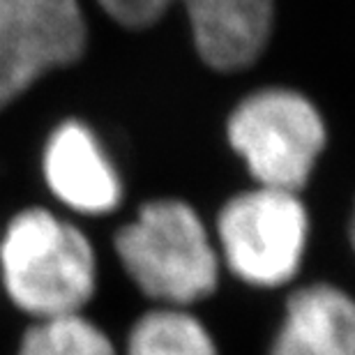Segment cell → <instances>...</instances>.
Returning <instances> with one entry per match:
<instances>
[{"label": "cell", "instance_id": "8fae6325", "mask_svg": "<svg viewBox=\"0 0 355 355\" xmlns=\"http://www.w3.org/2000/svg\"><path fill=\"white\" fill-rule=\"evenodd\" d=\"M351 243H353V250H355V210H353V222H351Z\"/></svg>", "mask_w": 355, "mask_h": 355}, {"label": "cell", "instance_id": "8992f818", "mask_svg": "<svg viewBox=\"0 0 355 355\" xmlns=\"http://www.w3.org/2000/svg\"><path fill=\"white\" fill-rule=\"evenodd\" d=\"M79 0H0V109L86 49Z\"/></svg>", "mask_w": 355, "mask_h": 355}, {"label": "cell", "instance_id": "5b68a950", "mask_svg": "<svg viewBox=\"0 0 355 355\" xmlns=\"http://www.w3.org/2000/svg\"><path fill=\"white\" fill-rule=\"evenodd\" d=\"M175 3L187 10L194 46L212 69L238 72L266 51L275 19L272 0H99L109 19L132 31L157 24Z\"/></svg>", "mask_w": 355, "mask_h": 355}, {"label": "cell", "instance_id": "277c9868", "mask_svg": "<svg viewBox=\"0 0 355 355\" xmlns=\"http://www.w3.org/2000/svg\"><path fill=\"white\" fill-rule=\"evenodd\" d=\"M309 217L295 191L257 187L219 210L217 245L226 266L252 286L275 288L293 279L307 247Z\"/></svg>", "mask_w": 355, "mask_h": 355}, {"label": "cell", "instance_id": "6da1fadb", "mask_svg": "<svg viewBox=\"0 0 355 355\" xmlns=\"http://www.w3.org/2000/svg\"><path fill=\"white\" fill-rule=\"evenodd\" d=\"M116 252L139 291L164 307H187L215 293L219 252L189 203L159 198L116 233Z\"/></svg>", "mask_w": 355, "mask_h": 355}, {"label": "cell", "instance_id": "9c48e42d", "mask_svg": "<svg viewBox=\"0 0 355 355\" xmlns=\"http://www.w3.org/2000/svg\"><path fill=\"white\" fill-rule=\"evenodd\" d=\"M127 355H217L208 328L180 307H159L139 318L127 337Z\"/></svg>", "mask_w": 355, "mask_h": 355}, {"label": "cell", "instance_id": "ba28073f", "mask_svg": "<svg viewBox=\"0 0 355 355\" xmlns=\"http://www.w3.org/2000/svg\"><path fill=\"white\" fill-rule=\"evenodd\" d=\"M270 355H355V300L332 284L297 288Z\"/></svg>", "mask_w": 355, "mask_h": 355}, {"label": "cell", "instance_id": "52a82bcc", "mask_svg": "<svg viewBox=\"0 0 355 355\" xmlns=\"http://www.w3.org/2000/svg\"><path fill=\"white\" fill-rule=\"evenodd\" d=\"M49 189L81 215H106L120 205L123 182L97 137L79 120L55 127L44 150Z\"/></svg>", "mask_w": 355, "mask_h": 355}, {"label": "cell", "instance_id": "3957f363", "mask_svg": "<svg viewBox=\"0 0 355 355\" xmlns=\"http://www.w3.org/2000/svg\"><path fill=\"white\" fill-rule=\"evenodd\" d=\"M229 144L259 187L295 191L307 184L325 148V123L307 97L288 88H263L231 113Z\"/></svg>", "mask_w": 355, "mask_h": 355}, {"label": "cell", "instance_id": "7a4b0ae2", "mask_svg": "<svg viewBox=\"0 0 355 355\" xmlns=\"http://www.w3.org/2000/svg\"><path fill=\"white\" fill-rule=\"evenodd\" d=\"M0 268L14 304L37 318L79 314L97 286L88 238L42 208L21 212L7 226Z\"/></svg>", "mask_w": 355, "mask_h": 355}, {"label": "cell", "instance_id": "30bf717a", "mask_svg": "<svg viewBox=\"0 0 355 355\" xmlns=\"http://www.w3.org/2000/svg\"><path fill=\"white\" fill-rule=\"evenodd\" d=\"M19 355H118L102 328L81 314L40 318L21 342Z\"/></svg>", "mask_w": 355, "mask_h": 355}]
</instances>
